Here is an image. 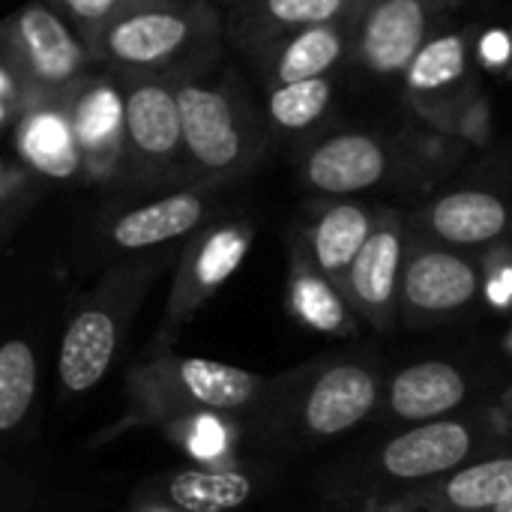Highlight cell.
Listing matches in <instances>:
<instances>
[{"instance_id":"cell-24","label":"cell","mask_w":512,"mask_h":512,"mask_svg":"<svg viewBox=\"0 0 512 512\" xmlns=\"http://www.w3.org/2000/svg\"><path fill=\"white\" fill-rule=\"evenodd\" d=\"M468 72V42L459 33H444L420 45L405 66L408 90L414 96H435L459 84Z\"/></svg>"},{"instance_id":"cell-10","label":"cell","mask_w":512,"mask_h":512,"mask_svg":"<svg viewBox=\"0 0 512 512\" xmlns=\"http://www.w3.org/2000/svg\"><path fill=\"white\" fill-rule=\"evenodd\" d=\"M66 114L81 156V168H114L123 141V96L105 81H87L69 93Z\"/></svg>"},{"instance_id":"cell-13","label":"cell","mask_w":512,"mask_h":512,"mask_svg":"<svg viewBox=\"0 0 512 512\" xmlns=\"http://www.w3.org/2000/svg\"><path fill=\"white\" fill-rule=\"evenodd\" d=\"M378 396L375 375L363 366H333L327 369L309 399H306V426L321 435L333 438L354 429L372 411Z\"/></svg>"},{"instance_id":"cell-6","label":"cell","mask_w":512,"mask_h":512,"mask_svg":"<svg viewBox=\"0 0 512 512\" xmlns=\"http://www.w3.org/2000/svg\"><path fill=\"white\" fill-rule=\"evenodd\" d=\"M405 264V243L402 228L393 219H384L372 228L354 261L348 264L342 276V288L348 300L378 327H387L396 297H399V279Z\"/></svg>"},{"instance_id":"cell-15","label":"cell","mask_w":512,"mask_h":512,"mask_svg":"<svg viewBox=\"0 0 512 512\" xmlns=\"http://www.w3.org/2000/svg\"><path fill=\"white\" fill-rule=\"evenodd\" d=\"M165 384L180 393V399L210 408V411H237L249 405L258 393V378L240 366L231 363H216V360H201V357H186V360H171L165 369Z\"/></svg>"},{"instance_id":"cell-9","label":"cell","mask_w":512,"mask_h":512,"mask_svg":"<svg viewBox=\"0 0 512 512\" xmlns=\"http://www.w3.org/2000/svg\"><path fill=\"white\" fill-rule=\"evenodd\" d=\"M390 171L387 150L378 138L348 132L327 138L306 159V180L324 195H354L372 189Z\"/></svg>"},{"instance_id":"cell-14","label":"cell","mask_w":512,"mask_h":512,"mask_svg":"<svg viewBox=\"0 0 512 512\" xmlns=\"http://www.w3.org/2000/svg\"><path fill=\"white\" fill-rule=\"evenodd\" d=\"M117 351V321L105 309H84L72 318L60 342L57 372L69 393L93 390Z\"/></svg>"},{"instance_id":"cell-1","label":"cell","mask_w":512,"mask_h":512,"mask_svg":"<svg viewBox=\"0 0 512 512\" xmlns=\"http://www.w3.org/2000/svg\"><path fill=\"white\" fill-rule=\"evenodd\" d=\"M0 66L12 75L18 105L66 102L81 84L87 66V48L72 33L63 15L45 3L24 6L0 30Z\"/></svg>"},{"instance_id":"cell-8","label":"cell","mask_w":512,"mask_h":512,"mask_svg":"<svg viewBox=\"0 0 512 512\" xmlns=\"http://www.w3.org/2000/svg\"><path fill=\"white\" fill-rule=\"evenodd\" d=\"M249 249H252V228L243 222H231L207 231L186 255V264L174 285L171 315L186 318L198 303H204L219 285H225L234 276V270L243 264Z\"/></svg>"},{"instance_id":"cell-26","label":"cell","mask_w":512,"mask_h":512,"mask_svg":"<svg viewBox=\"0 0 512 512\" xmlns=\"http://www.w3.org/2000/svg\"><path fill=\"white\" fill-rule=\"evenodd\" d=\"M36 396V357L27 342L0 345V432L15 429Z\"/></svg>"},{"instance_id":"cell-4","label":"cell","mask_w":512,"mask_h":512,"mask_svg":"<svg viewBox=\"0 0 512 512\" xmlns=\"http://www.w3.org/2000/svg\"><path fill=\"white\" fill-rule=\"evenodd\" d=\"M183 153L180 114L174 87L141 75L123 96V141L120 156L144 177H159L174 168Z\"/></svg>"},{"instance_id":"cell-32","label":"cell","mask_w":512,"mask_h":512,"mask_svg":"<svg viewBox=\"0 0 512 512\" xmlns=\"http://www.w3.org/2000/svg\"><path fill=\"white\" fill-rule=\"evenodd\" d=\"M348 3H363V0H348Z\"/></svg>"},{"instance_id":"cell-17","label":"cell","mask_w":512,"mask_h":512,"mask_svg":"<svg viewBox=\"0 0 512 512\" xmlns=\"http://www.w3.org/2000/svg\"><path fill=\"white\" fill-rule=\"evenodd\" d=\"M468 396L465 375L441 360L402 369L390 387V411L399 420H435L459 408Z\"/></svg>"},{"instance_id":"cell-16","label":"cell","mask_w":512,"mask_h":512,"mask_svg":"<svg viewBox=\"0 0 512 512\" xmlns=\"http://www.w3.org/2000/svg\"><path fill=\"white\" fill-rule=\"evenodd\" d=\"M207 204L198 192L183 189L168 198L150 201L144 207L126 210L111 225V240L120 249H150L168 240H177L201 225Z\"/></svg>"},{"instance_id":"cell-30","label":"cell","mask_w":512,"mask_h":512,"mask_svg":"<svg viewBox=\"0 0 512 512\" xmlns=\"http://www.w3.org/2000/svg\"><path fill=\"white\" fill-rule=\"evenodd\" d=\"M0 99H6V102H18V90H15V81H12V75L0 66Z\"/></svg>"},{"instance_id":"cell-2","label":"cell","mask_w":512,"mask_h":512,"mask_svg":"<svg viewBox=\"0 0 512 512\" xmlns=\"http://www.w3.org/2000/svg\"><path fill=\"white\" fill-rule=\"evenodd\" d=\"M210 24V12L195 3L141 0L102 24L87 42V54L144 75L168 69L189 48H198L201 33L210 30Z\"/></svg>"},{"instance_id":"cell-31","label":"cell","mask_w":512,"mask_h":512,"mask_svg":"<svg viewBox=\"0 0 512 512\" xmlns=\"http://www.w3.org/2000/svg\"><path fill=\"white\" fill-rule=\"evenodd\" d=\"M9 105H12V102L0 99V123H3V120H6V114H9Z\"/></svg>"},{"instance_id":"cell-22","label":"cell","mask_w":512,"mask_h":512,"mask_svg":"<svg viewBox=\"0 0 512 512\" xmlns=\"http://www.w3.org/2000/svg\"><path fill=\"white\" fill-rule=\"evenodd\" d=\"M252 495V480L240 471H183L168 483V501L183 512H231Z\"/></svg>"},{"instance_id":"cell-23","label":"cell","mask_w":512,"mask_h":512,"mask_svg":"<svg viewBox=\"0 0 512 512\" xmlns=\"http://www.w3.org/2000/svg\"><path fill=\"white\" fill-rule=\"evenodd\" d=\"M291 309L312 330L333 333V336L351 333L348 303L342 300L336 285L324 279L315 270V264H306L303 258L294 261V273H291Z\"/></svg>"},{"instance_id":"cell-29","label":"cell","mask_w":512,"mask_h":512,"mask_svg":"<svg viewBox=\"0 0 512 512\" xmlns=\"http://www.w3.org/2000/svg\"><path fill=\"white\" fill-rule=\"evenodd\" d=\"M507 57H510V42H507V36H504L501 30H492V33L483 39V60H486L489 66H501V63H507Z\"/></svg>"},{"instance_id":"cell-12","label":"cell","mask_w":512,"mask_h":512,"mask_svg":"<svg viewBox=\"0 0 512 512\" xmlns=\"http://www.w3.org/2000/svg\"><path fill=\"white\" fill-rule=\"evenodd\" d=\"M512 512V462L507 456L477 462L444 486L405 498L387 512Z\"/></svg>"},{"instance_id":"cell-11","label":"cell","mask_w":512,"mask_h":512,"mask_svg":"<svg viewBox=\"0 0 512 512\" xmlns=\"http://www.w3.org/2000/svg\"><path fill=\"white\" fill-rule=\"evenodd\" d=\"M474 450V435L462 423H426L393 438L381 453V468L396 480H426L459 468Z\"/></svg>"},{"instance_id":"cell-5","label":"cell","mask_w":512,"mask_h":512,"mask_svg":"<svg viewBox=\"0 0 512 512\" xmlns=\"http://www.w3.org/2000/svg\"><path fill=\"white\" fill-rule=\"evenodd\" d=\"M480 276L471 261L444 249H420L402 264L399 294L411 315L441 318L474 303Z\"/></svg>"},{"instance_id":"cell-28","label":"cell","mask_w":512,"mask_h":512,"mask_svg":"<svg viewBox=\"0 0 512 512\" xmlns=\"http://www.w3.org/2000/svg\"><path fill=\"white\" fill-rule=\"evenodd\" d=\"M57 3L75 21V27L84 33V48H87V42L96 36V30L102 24H108L114 15H120L123 9H129L141 0H57Z\"/></svg>"},{"instance_id":"cell-18","label":"cell","mask_w":512,"mask_h":512,"mask_svg":"<svg viewBox=\"0 0 512 512\" xmlns=\"http://www.w3.org/2000/svg\"><path fill=\"white\" fill-rule=\"evenodd\" d=\"M18 150L30 168L48 177H72L81 168L66 102H39L21 108Z\"/></svg>"},{"instance_id":"cell-33","label":"cell","mask_w":512,"mask_h":512,"mask_svg":"<svg viewBox=\"0 0 512 512\" xmlns=\"http://www.w3.org/2000/svg\"><path fill=\"white\" fill-rule=\"evenodd\" d=\"M0 171H3V168H0Z\"/></svg>"},{"instance_id":"cell-27","label":"cell","mask_w":512,"mask_h":512,"mask_svg":"<svg viewBox=\"0 0 512 512\" xmlns=\"http://www.w3.org/2000/svg\"><path fill=\"white\" fill-rule=\"evenodd\" d=\"M330 96H333V87L324 75L291 81V84H276L267 93V117L273 126L297 132L324 117Z\"/></svg>"},{"instance_id":"cell-20","label":"cell","mask_w":512,"mask_h":512,"mask_svg":"<svg viewBox=\"0 0 512 512\" xmlns=\"http://www.w3.org/2000/svg\"><path fill=\"white\" fill-rule=\"evenodd\" d=\"M375 219L366 207L357 204H336L330 207L309 234V252L315 270H321L330 282L342 285V276L366 237L372 234Z\"/></svg>"},{"instance_id":"cell-7","label":"cell","mask_w":512,"mask_h":512,"mask_svg":"<svg viewBox=\"0 0 512 512\" xmlns=\"http://www.w3.org/2000/svg\"><path fill=\"white\" fill-rule=\"evenodd\" d=\"M423 0H375L357 27V54L378 75H399L426 42Z\"/></svg>"},{"instance_id":"cell-21","label":"cell","mask_w":512,"mask_h":512,"mask_svg":"<svg viewBox=\"0 0 512 512\" xmlns=\"http://www.w3.org/2000/svg\"><path fill=\"white\" fill-rule=\"evenodd\" d=\"M345 51V36L339 24H315L294 30L285 45L276 51V57L267 66V75L276 84H291L303 78H321L327 75Z\"/></svg>"},{"instance_id":"cell-3","label":"cell","mask_w":512,"mask_h":512,"mask_svg":"<svg viewBox=\"0 0 512 512\" xmlns=\"http://www.w3.org/2000/svg\"><path fill=\"white\" fill-rule=\"evenodd\" d=\"M174 99L183 153L198 174L228 177L255 159L261 147L258 126L252 111H246L231 90L201 81H180L174 84Z\"/></svg>"},{"instance_id":"cell-25","label":"cell","mask_w":512,"mask_h":512,"mask_svg":"<svg viewBox=\"0 0 512 512\" xmlns=\"http://www.w3.org/2000/svg\"><path fill=\"white\" fill-rule=\"evenodd\" d=\"M348 15V0H252L249 18L261 39L294 33L315 24H339Z\"/></svg>"},{"instance_id":"cell-19","label":"cell","mask_w":512,"mask_h":512,"mask_svg":"<svg viewBox=\"0 0 512 512\" xmlns=\"http://www.w3.org/2000/svg\"><path fill=\"white\" fill-rule=\"evenodd\" d=\"M429 228L453 246H483L507 231V207L492 192L459 189L432 204Z\"/></svg>"}]
</instances>
